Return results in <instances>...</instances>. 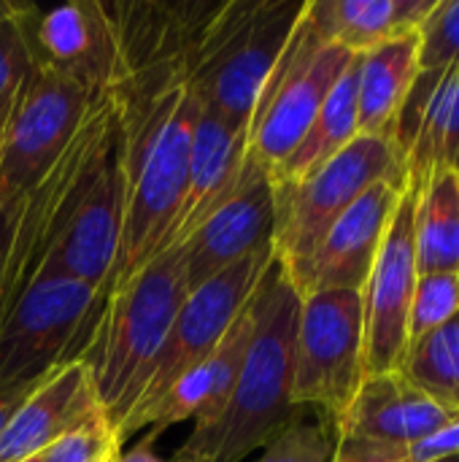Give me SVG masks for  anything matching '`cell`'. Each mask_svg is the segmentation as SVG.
I'll list each match as a JSON object with an SVG mask.
<instances>
[{
	"instance_id": "6da1fadb",
	"label": "cell",
	"mask_w": 459,
	"mask_h": 462,
	"mask_svg": "<svg viewBox=\"0 0 459 462\" xmlns=\"http://www.w3.org/2000/svg\"><path fill=\"white\" fill-rule=\"evenodd\" d=\"M124 173L122 241L108 292L170 249L189 179L192 133L200 103L187 84L149 95H114Z\"/></svg>"
},
{
	"instance_id": "7a4b0ae2",
	"label": "cell",
	"mask_w": 459,
	"mask_h": 462,
	"mask_svg": "<svg viewBox=\"0 0 459 462\" xmlns=\"http://www.w3.org/2000/svg\"><path fill=\"white\" fill-rule=\"evenodd\" d=\"M303 295L273 260L257 298L238 382L214 428L189 433L173 462H241L273 444L306 409L292 401L295 336Z\"/></svg>"
},
{
	"instance_id": "3957f363",
	"label": "cell",
	"mask_w": 459,
	"mask_h": 462,
	"mask_svg": "<svg viewBox=\"0 0 459 462\" xmlns=\"http://www.w3.org/2000/svg\"><path fill=\"white\" fill-rule=\"evenodd\" d=\"M303 11L306 0L206 3L184 60V81L200 108L249 130L257 95Z\"/></svg>"
},
{
	"instance_id": "277c9868",
	"label": "cell",
	"mask_w": 459,
	"mask_h": 462,
	"mask_svg": "<svg viewBox=\"0 0 459 462\" xmlns=\"http://www.w3.org/2000/svg\"><path fill=\"white\" fill-rule=\"evenodd\" d=\"M187 295L189 282L181 246L160 252L108 292L87 363L97 401L114 428H119L141 398Z\"/></svg>"
},
{
	"instance_id": "5b68a950",
	"label": "cell",
	"mask_w": 459,
	"mask_h": 462,
	"mask_svg": "<svg viewBox=\"0 0 459 462\" xmlns=\"http://www.w3.org/2000/svg\"><path fill=\"white\" fill-rule=\"evenodd\" d=\"M116 141L119 127L114 100L103 92L92 97L60 157L11 208L8 249L0 271V322L19 295L38 279L46 257L81 208Z\"/></svg>"
},
{
	"instance_id": "8992f818",
	"label": "cell",
	"mask_w": 459,
	"mask_h": 462,
	"mask_svg": "<svg viewBox=\"0 0 459 462\" xmlns=\"http://www.w3.org/2000/svg\"><path fill=\"white\" fill-rule=\"evenodd\" d=\"M106 300V290L81 282H32L0 322V393L35 384L68 363L87 360Z\"/></svg>"
},
{
	"instance_id": "52a82bcc",
	"label": "cell",
	"mask_w": 459,
	"mask_h": 462,
	"mask_svg": "<svg viewBox=\"0 0 459 462\" xmlns=\"http://www.w3.org/2000/svg\"><path fill=\"white\" fill-rule=\"evenodd\" d=\"M379 181L406 187L400 157L392 141L357 135L344 152H338L308 179L298 184H273V252L292 284H298L303 268L335 219Z\"/></svg>"
},
{
	"instance_id": "ba28073f",
	"label": "cell",
	"mask_w": 459,
	"mask_h": 462,
	"mask_svg": "<svg viewBox=\"0 0 459 462\" xmlns=\"http://www.w3.org/2000/svg\"><path fill=\"white\" fill-rule=\"evenodd\" d=\"M273 260L276 252L273 244H268L233 268L222 271L219 276L208 279L206 284L189 290L173 319L168 341L146 376L141 398L116 428L122 444L133 439V433L146 430L149 417L162 403V398L222 344L233 322L254 300Z\"/></svg>"
},
{
	"instance_id": "9c48e42d",
	"label": "cell",
	"mask_w": 459,
	"mask_h": 462,
	"mask_svg": "<svg viewBox=\"0 0 459 462\" xmlns=\"http://www.w3.org/2000/svg\"><path fill=\"white\" fill-rule=\"evenodd\" d=\"M365 382L363 292L317 290L300 300L292 401L314 409L335 433Z\"/></svg>"
},
{
	"instance_id": "30bf717a",
	"label": "cell",
	"mask_w": 459,
	"mask_h": 462,
	"mask_svg": "<svg viewBox=\"0 0 459 462\" xmlns=\"http://www.w3.org/2000/svg\"><path fill=\"white\" fill-rule=\"evenodd\" d=\"M352 60L354 54L327 43L303 11L284 54L257 95L249 119V154L268 176H273L303 141Z\"/></svg>"
},
{
	"instance_id": "8fae6325",
	"label": "cell",
	"mask_w": 459,
	"mask_h": 462,
	"mask_svg": "<svg viewBox=\"0 0 459 462\" xmlns=\"http://www.w3.org/2000/svg\"><path fill=\"white\" fill-rule=\"evenodd\" d=\"M92 95L62 73L32 62L22 97L0 141V206L19 198L46 173L73 138Z\"/></svg>"
},
{
	"instance_id": "7c38bea8",
	"label": "cell",
	"mask_w": 459,
	"mask_h": 462,
	"mask_svg": "<svg viewBox=\"0 0 459 462\" xmlns=\"http://www.w3.org/2000/svg\"><path fill=\"white\" fill-rule=\"evenodd\" d=\"M414 200L417 189L406 184L363 287L365 376L400 371L409 349V311L419 276L414 249Z\"/></svg>"
},
{
	"instance_id": "4fadbf2b",
	"label": "cell",
	"mask_w": 459,
	"mask_h": 462,
	"mask_svg": "<svg viewBox=\"0 0 459 462\" xmlns=\"http://www.w3.org/2000/svg\"><path fill=\"white\" fill-rule=\"evenodd\" d=\"M19 27L32 62L62 73L92 97L108 92L116 65V41L103 0H73L46 11L22 3Z\"/></svg>"
},
{
	"instance_id": "5bb4252c",
	"label": "cell",
	"mask_w": 459,
	"mask_h": 462,
	"mask_svg": "<svg viewBox=\"0 0 459 462\" xmlns=\"http://www.w3.org/2000/svg\"><path fill=\"white\" fill-rule=\"evenodd\" d=\"M276 195L265 168L249 154L235 192L181 244L189 290L273 244Z\"/></svg>"
},
{
	"instance_id": "9a60e30c",
	"label": "cell",
	"mask_w": 459,
	"mask_h": 462,
	"mask_svg": "<svg viewBox=\"0 0 459 462\" xmlns=\"http://www.w3.org/2000/svg\"><path fill=\"white\" fill-rule=\"evenodd\" d=\"M124 217V173L119 141L103 162L81 208L46 257L38 279H70L108 292L116 268ZM35 279V282H38Z\"/></svg>"
},
{
	"instance_id": "2e32d148",
	"label": "cell",
	"mask_w": 459,
	"mask_h": 462,
	"mask_svg": "<svg viewBox=\"0 0 459 462\" xmlns=\"http://www.w3.org/2000/svg\"><path fill=\"white\" fill-rule=\"evenodd\" d=\"M392 146L406 184L417 189L436 176L459 173V62L417 76L400 108Z\"/></svg>"
},
{
	"instance_id": "e0dca14e",
	"label": "cell",
	"mask_w": 459,
	"mask_h": 462,
	"mask_svg": "<svg viewBox=\"0 0 459 462\" xmlns=\"http://www.w3.org/2000/svg\"><path fill=\"white\" fill-rule=\"evenodd\" d=\"M406 187L392 181H379L365 189L327 230L308 265L298 279V292L317 290H354L363 292L387 227L392 222L395 206Z\"/></svg>"
},
{
	"instance_id": "ac0fdd59",
	"label": "cell",
	"mask_w": 459,
	"mask_h": 462,
	"mask_svg": "<svg viewBox=\"0 0 459 462\" xmlns=\"http://www.w3.org/2000/svg\"><path fill=\"white\" fill-rule=\"evenodd\" d=\"M97 411H103V406L97 401L87 360H76L51 371L11 414L0 436V462L41 457L54 441L68 436Z\"/></svg>"
},
{
	"instance_id": "d6986e66",
	"label": "cell",
	"mask_w": 459,
	"mask_h": 462,
	"mask_svg": "<svg viewBox=\"0 0 459 462\" xmlns=\"http://www.w3.org/2000/svg\"><path fill=\"white\" fill-rule=\"evenodd\" d=\"M249 157V130L230 127L225 119L200 108L192 149L189 179L184 206L170 238V246H181L241 184Z\"/></svg>"
},
{
	"instance_id": "ffe728a7",
	"label": "cell",
	"mask_w": 459,
	"mask_h": 462,
	"mask_svg": "<svg viewBox=\"0 0 459 462\" xmlns=\"http://www.w3.org/2000/svg\"><path fill=\"white\" fill-rule=\"evenodd\" d=\"M260 292V290H257ZM257 298V295H254ZM254 300L243 309V314L233 322L222 344L192 371L187 374L165 398L162 403L151 411L146 436L160 439L170 425L189 422L192 420V433H206L214 428L219 414L225 411L230 393L238 382L243 355L252 338V325H254Z\"/></svg>"
},
{
	"instance_id": "44dd1931",
	"label": "cell",
	"mask_w": 459,
	"mask_h": 462,
	"mask_svg": "<svg viewBox=\"0 0 459 462\" xmlns=\"http://www.w3.org/2000/svg\"><path fill=\"white\" fill-rule=\"evenodd\" d=\"M433 8L436 0H308L306 19L327 43L357 57L419 32Z\"/></svg>"
},
{
	"instance_id": "7402d4cb",
	"label": "cell",
	"mask_w": 459,
	"mask_h": 462,
	"mask_svg": "<svg viewBox=\"0 0 459 462\" xmlns=\"http://www.w3.org/2000/svg\"><path fill=\"white\" fill-rule=\"evenodd\" d=\"M419 76V35H403L357 54V127L360 135L392 141L400 108Z\"/></svg>"
},
{
	"instance_id": "603a6c76",
	"label": "cell",
	"mask_w": 459,
	"mask_h": 462,
	"mask_svg": "<svg viewBox=\"0 0 459 462\" xmlns=\"http://www.w3.org/2000/svg\"><path fill=\"white\" fill-rule=\"evenodd\" d=\"M360 135L357 127V57L330 89L303 141L287 157V162L271 176V184H298L330 162Z\"/></svg>"
},
{
	"instance_id": "cb8c5ba5",
	"label": "cell",
	"mask_w": 459,
	"mask_h": 462,
	"mask_svg": "<svg viewBox=\"0 0 459 462\" xmlns=\"http://www.w3.org/2000/svg\"><path fill=\"white\" fill-rule=\"evenodd\" d=\"M414 249L419 273H459V173L436 176L417 189Z\"/></svg>"
},
{
	"instance_id": "d4e9b609",
	"label": "cell",
	"mask_w": 459,
	"mask_h": 462,
	"mask_svg": "<svg viewBox=\"0 0 459 462\" xmlns=\"http://www.w3.org/2000/svg\"><path fill=\"white\" fill-rule=\"evenodd\" d=\"M400 376L438 406L459 414V314L409 344Z\"/></svg>"
},
{
	"instance_id": "484cf974",
	"label": "cell",
	"mask_w": 459,
	"mask_h": 462,
	"mask_svg": "<svg viewBox=\"0 0 459 462\" xmlns=\"http://www.w3.org/2000/svg\"><path fill=\"white\" fill-rule=\"evenodd\" d=\"M459 314V273H419L411 311H409V344Z\"/></svg>"
},
{
	"instance_id": "4316f807",
	"label": "cell",
	"mask_w": 459,
	"mask_h": 462,
	"mask_svg": "<svg viewBox=\"0 0 459 462\" xmlns=\"http://www.w3.org/2000/svg\"><path fill=\"white\" fill-rule=\"evenodd\" d=\"M122 452V441L116 436L114 422L106 411L92 414L78 428H73L68 436L54 441L41 462H114Z\"/></svg>"
},
{
	"instance_id": "83f0119b",
	"label": "cell",
	"mask_w": 459,
	"mask_h": 462,
	"mask_svg": "<svg viewBox=\"0 0 459 462\" xmlns=\"http://www.w3.org/2000/svg\"><path fill=\"white\" fill-rule=\"evenodd\" d=\"M333 428L319 414L308 420L303 411L273 444L262 449V457L257 462H333Z\"/></svg>"
},
{
	"instance_id": "f1b7e54d",
	"label": "cell",
	"mask_w": 459,
	"mask_h": 462,
	"mask_svg": "<svg viewBox=\"0 0 459 462\" xmlns=\"http://www.w3.org/2000/svg\"><path fill=\"white\" fill-rule=\"evenodd\" d=\"M22 11V5H19ZM32 70V54L19 27V14L0 24V141L22 97L27 76Z\"/></svg>"
},
{
	"instance_id": "f546056e",
	"label": "cell",
	"mask_w": 459,
	"mask_h": 462,
	"mask_svg": "<svg viewBox=\"0 0 459 462\" xmlns=\"http://www.w3.org/2000/svg\"><path fill=\"white\" fill-rule=\"evenodd\" d=\"M417 35L419 73H436L459 62V0H436Z\"/></svg>"
},
{
	"instance_id": "4dcf8cb0",
	"label": "cell",
	"mask_w": 459,
	"mask_h": 462,
	"mask_svg": "<svg viewBox=\"0 0 459 462\" xmlns=\"http://www.w3.org/2000/svg\"><path fill=\"white\" fill-rule=\"evenodd\" d=\"M114 462H173V460H162V457L154 452V439L143 436V439H141V441H138L133 449H127V452H119Z\"/></svg>"
},
{
	"instance_id": "1f68e13d",
	"label": "cell",
	"mask_w": 459,
	"mask_h": 462,
	"mask_svg": "<svg viewBox=\"0 0 459 462\" xmlns=\"http://www.w3.org/2000/svg\"><path fill=\"white\" fill-rule=\"evenodd\" d=\"M35 384H38V382H35ZM35 384L19 387V390H11V393H0V436H3V430H5V425H8V420H11V414L19 409V403L27 398V393H30Z\"/></svg>"
},
{
	"instance_id": "d6a6232c",
	"label": "cell",
	"mask_w": 459,
	"mask_h": 462,
	"mask_svg": "<svg viewBox=\"0 0 459 462\" xmlns=\"http://www.w3.org/2000/svg\"><path fill=\"white\" fill-rule=\"evenodd\" d=\"M8 230H11V208L0 206V271H3L5 249H8Z\"/></svg>"
},
{
	"instance_id": "836d02e7",
	"label": "cell",
	"mask_w": 459,
	"mask_h": 462,
	"mask_svg": "<svg viewBox=\"0 0 459 462\" xmlns=\"http://www.w3.org/2000/svg\"><path fill=\"white\" fill-rule=\"evenodd\" d=\"M19 5H22V3L0 0V24H3V22H8V19H14V16L19 14Z\"/></svg>"
},
{
	"instance_id": "e575fe53",
	"label": "cell",
	"mask_w": 459,
	"mask_h": 462,
	"mask_svg": "<svg viewBox=\"0 0 459 462\" xmlns=\"http://www.w3.org/2000/svg\"><path fill=\"white\" fill-rule=\"evenodd\" d=\"M427 462H459V455L457 457H441V460H427Z\"/></svg>"
},
{
	"instance_id": "d590c367",
	"label": "cell",
	"mask_w": 459,
	"mask_h": 462,
	"mask_svg": "<svg viewBox=\"0 0 459 462\" xmlns=\"http://www.w3.org/2000/svg\"><path fill=\"white\" fill-rule=\"evenodd\" d=\"M22 462H41V457H32V460H22Z\"/></svg>"
}]
</instances>
